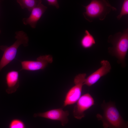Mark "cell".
<instances>
[{
  "label": "cell",
  "mask_w": 128,
  "mask_h": 128,
  "mask_svg": "<svg viewBox=\"0 0 128 128\" xmlns=\"http://www.w3.org/2000/svg\"><path fill=\"white\" fill-rule=\"evenodd\" d=\"M101 107L103 114H97L96 117L102 122L104 128H128V122L121 117L114 103L104 101Z\"/></svg>",
  "instance_id": "cell-1"
},
{
  "label": "cell",
  "mask_w": 128,
  "mask_h": 128,
  "mask_svg": "<svg viewBox=\"0 0 128 128\" xmlns=\"http://www.w3.org/2000/svg\"><path fill=\"white\" fill-rule=\"evenodd\" d=\"M108 41L112 45L108 48L109 53L115 57L118 62L125 65V58L128 50V29L123 32H119L113 35H110Z\"/></svg>",
  "instance_id": "cell-2"
},
{
  "label": "cell",
  "mask_w": 128,
  "mask_h": 128,
  "mask_svg": "<svg viewBox=\"0 0 128 128\" xmlns=\"http://www.w3.org/2000/svg\"><path fill=\"white\" fill-rule=\"evenodd\" d=\"M83 6L86 9L83 14V16L90 22L96 18L103 20L111 11L117 10L116 8L110 5L108 0H91L87 6Z\"/></svg>",
  "instance_id": "cell-3"
},
{
  "label": "cell",
  "mask_w": 128,
  "mask_h": 128,
  "mask_svg": "<svg viewBox=\"0 0 128 128\" xmlns=\"http://www.w3.org/2000/svg\"><path fill=\"white\" fill-rule=\"evenodd\" d=\"M15 38L16 40L11 46H0V49L4 52L0 61V72L2 69L14 59L18 49L19 46L23 45L24 47L28 45V37L25 32L23 31H16Z\"/></svg>",
  "instance_id": "cell-4"
},
{
  "label": "cell",
  "mask_w": 128,
  "mask_h": 128,
  "mask_svg": "<svg viewBox=\"0 0 128 128\" xmlns=\"http://www.w3.org/2000/svg\"><path fill=\"white\" fill-rule=\"evenodd\" d=\"M86 76V73H80L75 77L74 80L75 85L66 94L64 100V107L74 104L81 96L82 87Z\"/></svg>",
  "instance_id": "cell-5"
},
{
  "label": "cell",
  "mask_w": 128,
  "mask_h": 128,
  "mask_svg": "<svg viewBox=\"0 0 128 128\" xmlns=\"http://www.w3.org/2000/svg\"><path fill=\"white\" fill-rule=\"evenodd\" d=\"M53 61V57L50 55L40 56L35 61L24 60L21 62L22 68L19 71L25 70L33 71L43 69Z\"/></svg>",
  "instance_id": "cell-6"
},
{
  "label": "cell",
  "mask_w": 128,
  "mask_h": 128,
  "mask_svg": "<svg viewBox=\"0 0 128 128\" xmlns=\"http://www.w3.org/2000/svg\"><path fill=\"white\" fill-rule=\"evenodd\" d=\"M76 102L73 110V115L75 118L81 119L85 117V111L94 105V101L90 94L87 93L81 96Z\"/></svg>",
  "instance_id": "cell-7"
},
{
  "label": "cell",
  "mask_w": 128,
  "mask_h": 128,
  "mask_svg": "<svg viewBox=\"0 0 128 128\" xmlns=\"http://www.w3.org/2000/svg\"><path fill=\"white\" fill-rule=\"evenodd\" d=\"M69 114L67 110H63L62 108L55 109L43 112L35 113L33 116L34 117H41L49 119L60 121L63 126L68 122V116Z\"/></svg>",
  "instance_id": "cell-8"
},
{
  "label": "cell",
  "mask_w": 128,
  "mask_h": 128,
  "mask_svg": "<svg viewBox=\"0 0 128 128\" xmlns=\"http://www.w3.org/2000/svg\"><path fill=\"white\" fill-rule=\"evenodd\" d=\"M100 63L101 67L86 78L84 85L88 87L91 86L97 82L101 78L110 72L111 67L108 61L103 60L101 61Z\"/></svg>",
  "instance_id": "cell-9"
},
{
  "label": "cell",
  "mask_w": 128,
  "mask_h": 128,
  "mask_svg": "<svg viewBox=\"0 0 128 128\" xmlns=\"http://www.w3.org/2000/svg\"><path fill=\"white\" fill-rule=\"evenodd\" d=\"M47 9L46 6L40 4L32 10L29 17L22 19L23 24L29 25L33 28H35L37 22Z\"/></svg>",
  "instance_id": "cell-10"
},
{
  "label": "cell",
  "mask_w": 128,
  "mask_h": 128,
  "mask_svg": "<svg viewBox=\"0 0 128 128\" xmlns=\"http://www.w3.org/2000/svg\"><path fill=\"white\" fill-rule=\"evenodd\" d=\"M5 80L7 86L6 92L11 94L16 92L19 86L18 71L12 70L9 72L6 75Z\"/></svg>",
  "instance_id": "cell-11"
},
{
  "label": "cell",
  "mask_w": 128,
  "mask_h": 128,
  "mask_svg": "<svg viewBox=\"0 0 128 128\" xmlns=\"http://www.w3.org/2000/svg\"><path fill=\"white\" fill-rule=\"evenodd\" d=\"M95 43V40L93 36L88 30H85L80 41L81 46L84 48L88 49L92 47Z\"/></svg>",
  "instance_id": "cell-12"
},
{
  "label": "cell",
  "mask_w": 128,
  "mask_h": 128,
  "mask_svg": "<svg viewBox=\"0 0 128 128\" xmlns=\"http://www.w3.org/2000/svg\"><path fill=\"white\" fill-rule=\"evenodd\" d=\"M17 2L21 8L23 9H27L30 12L38 5L41 3L40 0H17Z\"/></svg>",
  "instance_id": "cell-13"
},
{
  "label": "cell",
  "mask_w": 128,
  "mask_h": 128,
  "mask_svg": "<svg viewBox=\"0 0 128 128\" xmlns=\"http://www.w3.org/2000/svg\"><path fill=\"white\" fill-rule=\"evenodd\" d=\"M9 128H25V127L22 121L19 119H14L11 121Z\"/></svg>",
  "instance_id": "cell-14"
},
{
  "label": "cell",
  "mask_w": 128,
  "mask_h": 128,
  "mask_svg": "<svg viewBox=\"0 0 128 128\" xmlns=\"http://www.w3.org/2000/svg\"><path fill=\"white\" fill-rule=\"evenodd\" d=\"M128 14V0H125L123 2L120 13L117 16V18L119 20H120L123 16Z\"/></svg>",
  "instance_id": "cell-15"
},
{
  "label": "cell",
  "mask_w": 128,
  "mask_h": 128,
  "mask_svg": "<svg viewBox=\"0 0 128 128\" xmlns=\"http://www.w3.org/2000/svg\"><path fill=\"white\" fill-rule=\"evenodd\" d=\"M46 1L49 5L55 6L57 9L59 8V5L57 0H47Z\"/></svg>",
  "instance_id": "cell-16"
},
{
  "label": "cell",
  "mask_w": 128,
  "mask_h": 128,
  "mask_svg": "<svg viewBox=\"0 0 128 128\" xmlns=\"http://www.w3.org/2000/svg\"><path fill=\"white\" fill-rule=\"evenodd\" d=\"M0 32H1V30H0Z\"/></svg>",
  "instance_id": "cell-17"
},
{
  "label": "cell",
  "mask_w": 128,
  "mask_h": 128,
  "mask_svg": "<svg viewBox=\"0 0 128 128\" xmlns=\"http://www.w3.org/2000/svg\"><path fill=\"white\" fill-rule=\"evenodd\" d=\"M0 33H1V32H0Z\"/></svg>",
  "instance_id": "cell-18"
}]
</instances>
